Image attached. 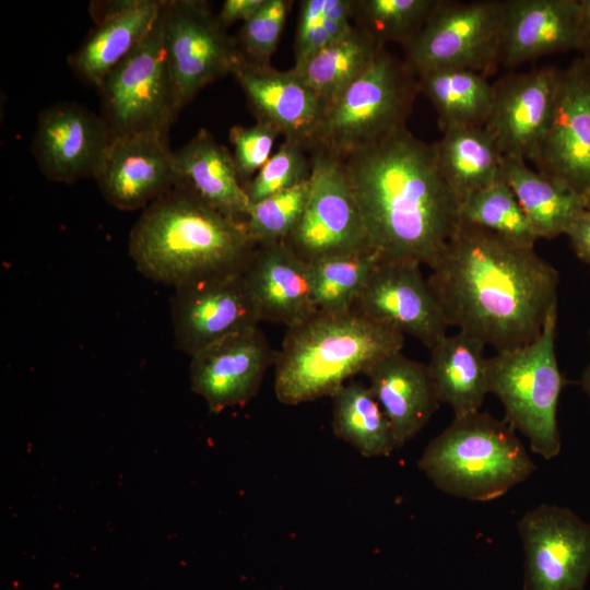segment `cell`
Masks as SVG:
<instances>
[{"label":"cell","instance_id":"obj_1","mask_svg":"<svg viewBox=\"0 0 590 590\" xmlns=\"http://www.w3.org/2000/svg\"><path fill=\"white\" fill-rule=\"evenodd\" d=\"M428 285L449 327L497 352L534 341L558 309V271L534 248L459 223L429 268Z\"/></svg>","mask_w":590,"mask_h":590},{"label":"cell","instance_id":"obj_2","mask_svg":"<svg viewBox=\"0 0 590 590\" xmlns=\"http://www.w3.org/2000/svg\"><path fill=\"white\" fill-rule=\"evenodd\" d=\"M343 163L379 259L430 268L460 223V200L440 172L434 143L404 128Z\"/></svg>","mask_w":590,"mask_h":590},{"label":"cell","instance_id":"obj_3","mask_svg":"<svg viewBox=\"0 0 590 590\" xmlns=\"http://www.w3.org/2000/svg\"><path fill=\"white\" fill-rule=\"evenodd\" d=\"M256 246L245 221L175 186L144 209L130 232L128 249L144 276L176 287L244 268Z\"/></svg>","mask_w":590,"mask_h":590},{"label":"cell","instance_id":"obj_4","mask_svg":"<svg viewBox=\"0 0 590 590\" xmlns=\"http://www.w3.org/2000/svg\"><path fill=\"white\" fill-rule=\"evenodd\" d=\"M404 335L355 308L317 310L287 328L274 359V392L286 405L330 396L384 357L402 351Z\"/></svg>","mask_w":590,"mask_h":590},{"label":"cell","instance_id":"obj_5","mask_svg":"<svg viewBox=\"0 0 590 590\" xmlns=\"http://www.w3.org/2000/svg\"><path fill=\"white\" fill-rule=\"evenodd\" d=\"M440 491L472 502L502 497L534 472L516 430L485 412L453 418L417 462Z\"/></svg>","mask_w":590,"mask_h":590},{"label":"cell","instance_id":"obj_6","mask_svg":"<svg viewBox=\"0 0 590 590\" xmlns=\"http://www.w3.org/2000/svg\"><path fill=\"white\" fill-rule=\"evenodd\" d=\"M418 93L413 70L381 48L368 68L323 107L307 151L344 161L406 128Z\"/></svg>","mask_w":590,"mask_h":590},{"label":"cell","instance_id":"obj_7","mask_svg":"<svg viewBox=\"0 0 590 590\" xmlns=\"http://www.w3.org/2000/svg\"><path fill=\"white\" fill-rule=\"evenodd\" d=\"M557 311L534 341L488 358L489 392L502 402L504 420L545 460L562 449L557 406L566 381L555 354Z\"/></svg>","mask_w":590,"mask_h":590},{"label":"cell","instance_id":"obj_8","mask_svg":"<svg viewBox=\"0 0 590 590\" xmlns=\"http://www.w3.org/2000/svg\"><path fill=\"white\" fill-rule=\"evenodd\" d=\"M505 0H437L403 60L417 75L446 69L487 75L499 64Z\"/></svg>","mask_w":590,"mask_h":590},{"label":"cell","instance_id":"obj_9","mask_svg":"<svg viewBox=\"0 0 590 590\" xmlns=\"http://www.w3.org/2000/svg\"><path fill=\"white\" fill-rule=\"evenodd\" d=\"M98 91L101 115L114 137H168L179 109L163 45L161 13L148 36L107 74Z\"/></svg>","mask_w":590,"mask_h":590},{"label":"cell","instance_id":"obj_10","mask_svg":"<svg viewBox=\"0 0 590 590\" xmlns=\"http://www.w3.org/2000/svg\"><path fill=\"white\" fill-rule=\"evenodd\" d=\"M163 45L180 111L210 83L232 74L239 59L235 38L203 0H163Z\"/></svg>","mask_w":590,"mask_h":590},{"label":"cell","instance_id":"obj_11","mask_svg":"<svg viewBox=\"0 0 590 590\" xmlns=\"http://www.w3.org/2000/svg\"><path fill=\"white\" fill-rule=\"evenodd\" d=\"M283 243L308 263L373 250L343 161L310 153L308 200L299 223Z\"/></svg>","mask_w":590,"mask_h":590},{"label":"cell","instance_id":"obj_12","mask_svg":"<svg viewBox=\"0 0 590 590\" xmlns=\"http://www.w3.org/2000/svg\"><path fill=\"white\" fill-rule=\"evenodd\" d=\"M523 590H585L590 576V522L567 507L541 504L517 524Z\"/></svg>","mask_w":590,"mask_h":590},{"label":"cell","instance_id":"obj_13","mask_svg":"<svg viewBox=\"0 0 590 590\" xmlns=\"http://www.w3.org/2000/svg\"><path fill=\"white\" fill-rule=\"evenodd\" d=\"M244 268L174 287L170 317L178 350L191 357L229 334L258 327L261 320Z\"/></svg>","mask_w":590,"mask_h":590},{"label":"cell","instance_id":"obj_14","mask_svg":"<svg viewBox=\"0 0 590 590\" xmlns=\"http://www.w3.org/2000/svg\"><path fill=\"white\" fill-rule=\"evenodd\" d=\"M533 163L590 203V57L562 70L553 113Z\"/></svg>","mask_w":590,"mask_h":590},{"label":"cell","instance_id":"obj_15","mask_svg":"<svg viewBox=\"0 0 590 590\" xmlns=\"http://www.w3.org/2000/svg\"><path fill=\"white\" fill-rule=\"evenodd\" d=\"M113 138L102 115L61 102L39 114L31 150L47 179L72 184L95 177Z\"/></svg>","mask_w":590,"mask_h":590},{"label":"cell","instance_id":"obj_16","mask_svg":"<svg viewBox=\"0 0 590 590\" xmlns=\"http://www.w3.org/2000/svg\"><path fill=\"white\" fill-rule=\"evenodd\" d=\"M562 69L544 66L505 75L493 84L485 130L503 156L533 162L550 122Z\"/></svg>","mask_w":590,"mask_h":590},{"label":"cell","instance_id":"obj_17","mask_svg":"<svg viewBox=\"0 0 590 590\" xmlns=\"http://www.w3.org/2000/svg\"><path fill=\"white\" fill-rule=\"evenodd\" d=\"M420 267L379 260L353 308L430 350L449 326Z\"/></svg>","mask_w":590,"mask_h":590},{"label":"cell","instance_id":"obj_18","mask_svg":"<svg viewBox=\"0 0 590 590\" xmlns=\"http://www.w3.org/2000/svg\"><path fill=\"white\" fill-rule=\"evenodd\" d=\"M274 359L259 327L235 332L191 356V390L213 413L244 405L256 396Z\"/></svg>","mask_w":590,"mask_h":590},{"label":"cell","instance_id":"obj_19","mask_svg":"<svg viewBox=\"0 0 590 590\" xmlns=\"http://www.w3.org/2000/svg\"><path fill=\"white\" fill-rule=\"evenodd\" d=\"M105 200L122 211L145 209L177 184L168 137H114L94 177Z\"/></svg>","mask_w":590,"mask_h":590},{"label":"cell","instance_id":"obj_20","mask_svg":"<svg viewBox=\"0 0 590 590\" xmlns=\"http://www.w3.org/2000/svg\"><path fill=\"white\" fill-rule=\"evenodd\" d=\"M570 50H590L579 0H505L499 63L515 68Z\"/></svg>","mask_w":590,"mask_h":590},{"label":"cell","instance_id":"obj_21","mask_svg":"<svg viewBox=\"0 0 590 590\" xmlns=\"http://www.w3.org/2000/svg\"><path fill=\"white\" fill-rule=\"evenodd\" d=\"M232 74L244 91L257 121L273 127L286 140L307 148L323 106L292 68L276 70L271 64L248 61L239 54Z\"/></svg>","mask_w":590,"mask_h":590},{"label":"cell","instance_id":"obj_22","mask_svg":"<svg viewBox=\"0 0 590 590\" xmlns=\"http://www.w3.org/2000/svg\"><path fill=\"white\" fill-rule=\"evenodd\" d=\"M162 5L163 0L93 1L90 12L95 27L69 58L76 76L98 90L107 74L148 36Z\"/></svg>","mask_w":590,"mask_h":590},{"label":"cell","instance_id":"obj_23","mask_svg":"<svg viewBox=\"0 0 590 590\" xmlns=\"http://www.w3.org/2000/svg\"><path fill=\"white\" fill-rule=\"evenodd\" d=\"M244 275L261 321L288 328L318 310L309 263L283 241L256 246Z\"/></svg>","mask_w":590,"mask_h":590},{"label":"cell","instance_id":"obj_24","mask_svg":"<svg viewBox=\"0 0 590 590\" xmlns=\"http://www.w3.org/2000/svg\"><path fill=\"white\" fill-rule=\"evenodd\" d=\"M365 375L398 448L402 447L423 429L440 403L427 365L400 351L377 362Z\"/></svg>","mask_w":590,"mask_h":590},{"label":"cell","instance_id":"obj_25","mask_svg":"<svg viewBox=\"0 0 590 590\" xmlns=\"http://www.w3.org/2000/svg\"><path fill=\"white\" fill-rule=\"evenodd\" d=\"M176 186L233 219L245 221L250 202L239 180L233 154L206 129H200L174 151Z\"/></svg>","mask_w":590,"mask_h":590},{"label":"cell","instance_id":"obj_26","mask_svg":"<svg viewBox=\"0 0 590 590\" xmlns=\"http://www.w3.org/2000/svg\"><path fill=\"white\" fill-rule=\"evenodd\" d=\"M485 346L475 337L458 331L430 349L428 373L438 401L451 408L453 418L480 412L489 393Z\"/></svg>","mask_w":590,"mask_h":590},{"label":"cell","instance_id":"obj_27","mask_svg":"<svg viewBox=\"0 0 590 590\" xmlns=\"http://www.w3.org/2000/svg\"><path fill=\"white\" fill-rule=\"evenodd\" d=\"M503 177L539 238L566 235L589 202L565 186L530 168L524 160L503 156Z\"/></svg>","mask_w":590,"mask_h":590},{"label":"cell","instance_id":"obj_28","mask_svg":"<svg viewBox=\"0 0 590 590\" xmlns=\"http://www.w3.org/2000/svg\"><path fill=\"white\" fill-rule=\"evenodd\" d=\"M434 148L440 172L460 202L503 179V155L484 127L447 130Z\"/></svg>","mask_w":590,"mask_h":590},{"label":"cell","instance_id":"obj_29","mask_svg":"<svg viewBox=\"0 0 590 590\" xmlns=\"http://www.w3.org/2000/svg\"><path fill=\"white\" fill-rule=\"evenodd\" d=\"M420 91L433 104L442 132L484 127L494 90L486 75L460 69L435 70L417 75Z\"/></svg>","mask_w":590,"mask_h":590},{"label":"cell","instance_id":"obj_30","mask_svg":"<svg viewBox=\"0 0 590 590\" xmlns=\"http://www.w3.org/2000/svg\"><path fill=\"white\" fill-rule=\"evenodd\" d=\"M333 398L334 435L364 457H388L398 448L390 423L368 385L350 382Z\"/></svg>","mask_w":590,"mask_h":590},{"label":"cell","instance_id":"obj_31","mask_svg":"<svg viewBox=\"0 0 590 590\" xmlns=\"http://www.w3.org/2000/svg\"><path fill=\"white\" fill-rule=\"evenodd\" d=\"M381 48L354 26L342 38L292 69L324 107L368 68Z\"/></svg>","mask_w":590,"mask_h":590},{"label":"cell","instance_id":"obj_32","mask_svg":"<svg viewBox=\"0 0 590 590\" xmlns=\"http://www.w3.org/2000/svg\"><path fill=\"white\" fill-rule=\"evenodd\" d=\"M379 260L375 251L368 250L310 262L312 293L318 310L352 309Z\"/></svg>","mask_w":590,"mask_h":590},{"label":"cell","instance_id":"obj_33","mask_svg":"<svg viewBox=\"0 0 590 590\" xmlns=\"http://www.w3.org/2000/svg\"><path fill=\"white\" fill-rule=\"evenodd\" d=\"M460 221L524 247L534 248L539 239L504 177L463 198L460 202Z\"/></svg>","mask_w":590,"mask_h":590},{"label":"cell","instance_id":"obj_34","mask_svg":"<svg viewBox=\"0 0 590 590\" xmlns=\"http://www.w3.org/2000/svg\"><path fill=\"white\" fill-rule=\"evenodd\" d=\"M437 0H353L354 26L377 45L402 48L421 31Z\"/></svg>","mask_w":590,"mask_h":590},{"label":"cell","instance_id":"obj_35","mask_svg":"<svg viewBox=\"0 0 590 590\" xmlns=\"http://www.w3.org/2000/svg\"><path fill=\"white\" fill-rule=\"evenodd\" d=\"M309 194V179L250 205L245 224L258 245L284 241L295 229Z\"/></svg>","mask_w":590,"mask_h":590},{"label":"cell","instance_id":"obj_36","mask_svg":"<svg viewBox=\"0 0 590 590\" xmlns=\"http://www.w3.org/2000/svg\"><path fill=\"white\" fill-rule=\"evenodd\" d=\"M306 152L302 143L284 139L259 172L243 185L250 205L308 180L310 158Z\"/></svg>","mask_w":590,"mask_h":590},{"label":"cell","instance_id":"obj_37","mask_svg":"<svg viewBox=\"0 0 590 590\" xmlns=\"http://www.w3.org/2000/svg\"><path fill=\"white\" fill-rule=\"evenodd\" d=\"M292 4V0H264L258 11L243 23L235 38L243 58L259 64H270Z\"/></svg>","mask_w":590,"mask_h":590},{"label":"cell","instance_id":"obj_38","mask_svg":"<svg viewBox=\"0 0 590 590\" xmlns=\"http://www.w3.org/2000/svg\"><path fill=\"white\" fill-rule=\"evenodd\" d=\"M280 132L257 121L253 126H232L229 141L240 182L249 181L272 155V148Z\"/></svg>","mask_w":590,"mask_h":590},{"label":"cell","instance_id":"obj_39","mask_svg":"<svg viewBox=\"0 0 590 590\" xmlns=\"http://www.w3.org/2000/svg\"><path fill=\"white\" fill-rule=\"evenodd\" d=\"M326 0H302L294 43V66L302 64L309 56L311 43L324 20Z\"/></svg>","mask_w":590,"mask_h":590},{"label":"cell","instance_id":"obj_40","mask_svg":"<svg viewBox=\"0 0 590 590\" xmlns=\"http://www.w3.org/2000/svg\"><path fill=\"white\" fill-rule=\"evenodd\" d=\"M578 258L590 266V203L566 233Z\"/></svg>","mask_w":590,"mask_h":590},{"label":"cell","instance_id":"obj_41","mask_svg":"<svg viewBox=\"0 0 590 590\" xmlns=\"http://www.w3.org/2000/svg\"><path fill=\"white\" fill-rule=\"evenodd\" d=\"M264 0H225L217 13L219 21L226 28L241 21H248L262 5Z\"/></svg>","mask_w":590,"mask_h":590},{"label":"cell","instance_id":"obj_42","mask_svg":"<svg viewBox=\"0 0 590 590\" xmlns=\"http://www.w3.org/2000/svg\"><path fill=\"white\" fill-rule=\"evenodd\" d=\"M579 4L583 24L590 34V0H579Z\"/></svg>","mask_w":590,"mask_h":590},{"label":"cell","instance_id":"obj_43","mask_svg":"<svg viewBox=\"0 0 590 590\" xmlns=\"http://www.w3.org/2000/svg\"><path fill=\"white\" fill-rule=\"evenodd\" d=\"M581 385H582V388L585 390V392L587 393V396L589 397L590 399V361L583 371V375H582V379H581Z\"/></svg>","mask_w":590,"mask_h":590},{"label":"cell","instance_id":"obj_44","mask_svg":"<svg viewBox=\"0 0 590 590\" xmlns=\"http://www.w3.org/2000/svg\"><path fill=\"white\" fill-rule=\"evenodd\" d=\"M585 54H587V55H588V56L590 57V50H588V51H587V52H585Z\"/></svg>","mask_w":590,"mask_h":590}]
</instances>
